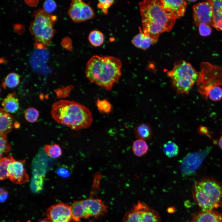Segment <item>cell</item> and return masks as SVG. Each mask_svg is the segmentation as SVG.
Listing matches in <instances>:
<instances>
[{
    "mask_svg": "<svg viewBox=\"0 0 222 222\" xmlns=\"http://www.w3.org/2000/svg\"><path fill=\"white\" fill-rule=\"evenodd\" d=\"M143 32L157 42L160 35L169 32L176 19L163 8L160 0H146L139 3Z\"/></svg>",
    "mask_w": 222,
    "mask_h": 222,
    "instance_id": "cell-1",
    "label": "cell"
},
{
    "mask_svg": "<svg viewBox=\"0 0 222 222\" xmlns=\"http://www.w3.org/2000/svg\"><path fill=\"white\" fill-rule=\"evenodd\" d=\"M122 66L121 60L114 57L94 55L87 62L84 72L90 82L109 90L120 78Z\"/></svg>",
    "mask_w": 222,
    "mask_h": 222,
    "instance_id": "cell-2",
    "label": "cell"
},
{
    "mask_svg": "<svg viewBox=\"0 0 222 222\" xmlns=\"http://www.w3.org/2000/svg\"><path fill=\"white\" fill-rule=\"evenodd\" d=\"M51 114L57 123L73 130L88 128L93 121L89 109L73 101L62 100L54 103L52 106Z\"/></svg>",
    "mask_w": 222,
    "mask_h": 222,
    "instance_id": "cell-3",
    "label": "cell"
},
{
    "mask_svg": "<svg viewBox=\"0 0 222 222\" xmlns=\"http://www.w3.org/2000/svg\"><path fill=\"white\" fill-rule=\"evenodd\" d=\"M195 202L202 211L213 210L222 206V184L212 178H202L192 186Z\"/></svg>",
    "mask_w": 222,
    "mask_h": 222,
    "instance_id": "cell-4",
    "label": "cell"
},
{
    "mask_svg": "<svg viewBox=\"0 0 222 222\" xmlns=\"http://www.w3.org/2000/svg\"><path fill=\"white\" fill-rule=\"evenodd\" d=\"M167 74L173 88L179 95L188 94L199 76V73L194 67L183 60L175 62Z\"/></svg>",
    "mask_w": 222,
    "mask_h": 222,
    "instance_id": "cell-5",
    "label": "cell"
},
{
    "mask_svg": "<svg viewBox=\"0 0 222 222\" xmlns=\"http://www.w3.org/2000/svg\"><path fill=\"white\" fill-rule=\"evenodd\" d=\"M34 16V19L30 27L31 32L37 42L49 44L55 33L52 16L42 9L35 11Z\"/></svg>",
    "mask_w": 222,
    "mask_h": 222,
    "instance_id": "cell-6",
    "label": "cell"
},
{
    "mask_svg": "<svg viewBox=\"0 0 222 222\" xmlns=\"http://www.w3.org/2000/svg\"><path fill=\"white\" fill-rule=\"evenodd\" d=\"M200 72L197 82L198 91L205 99L209 91L213 88L222 85V67L213 65L207 62L200 64Z\"/></svg>",
    "mask_w": 222,
    "mask_h": 222,
    "instance_id": "cell-7",
    "label": "cell"
},
{
    "mask_svg": "<svg viewBox=\"0 0 222 222\" xmlns=\"http://www.w3.org/2000/svg\"><path fill=\"white\" fill-rule=\"evenodd\" d=\"M71 208L72 219L76 221H79L83 218L101 216L107 210V207L102 200L93 198L75 201Z\"/></svg>",
    "mask_w": 222,
    "mask_h": 222,
    "instance_id": "cell-8",
    "label": "cell"
},
{
    "mask_svg": "<svg viewBox=\"0 0 222 222\" xmlns=\"http://www.w3.org/2000/svg\"><path fill=\"white\" fill-rule=\"evenodd\" d=\"M158 212L143 202L139 201L128 211L123 222H160Z\"/></svg>",
    "mask_w": 222,
    "mask_h": 222,
    "instance_id": "cell-9",
    "label": "cell"
},
{
    "mask_svg": "<svg viewBox=\"0 0 222 222\" xmlns=\"http://www.w3.org/2000/svg\"><path fill=\"white\" fill-rule=\"evenodd\" d=\"M68 13L72 21L76 23L91 19L95 15L89 4L81 0L72 1Z\"/></svg>",
    "mask_w": 222,
    "mask_h": 222,
    "instance_id": "cell-10",
    "label": "cell"
},
{
    "mask_svg": "<svg viewBox=\"0 0 222 222\" xmlns=\"http://www.w3.org/2000/svg\"><path fill=\"white\" fill-rule=\"evenodd\" d=\"M193 23L197 26L204 23L212 27L213 11L211 0L199 2L192 7Z\"/></svg>",
    "mask_w": 222,
    "mask_h": 222,
    "instance_id": "cell-11",
    "label": "cell"
},
{
    "mask_svg": "<svg viewBox=\"0 0 222 222\" xmlns=\"http://www.w3.org/2000/svg\"><path fill=\"white\" fill-rule=\"evenodd\" d=\"M210 149L187 154L180 163V169L183 175L187 176L194 173L208 154Z\"/></svg>",
    "mask_w": 222,
    "mask_h": 222,
    "instance_id": "cell-12",
    "label": "cell"
},
{
    "mask_svg": "<svg viewBox=\"0 0 222 222\" xmlns=\"http://www.w3.org/2000/svg\"><path fill=\"white\" fill-rule=\"evenodd\" d=\"M46 215L50 222H70L72 219L71 206L64 203L52 205Z\"/></svg>",
    "mask_w": 222,
    "mask_h": 222,
    "instance_id": "cell-13",
    "label": "cell"
},
{
    "mask_svg": "<svg viewBox=\"0 0 222 222\" xmlns=\"http://www.w3.org/2000/svg\"><path fill=\"white\" fill-rule=\"evenodd\" d=\"M25 161V160H15L9 164L7 169L9 178L13 183L23 184L28 180V176L24 166Z\"/></svg>",
    "mask_w": 222,
    "mask_h": 222,
    "instance_id": "cell-14",
    "label": "cell"
},
{
    "mask_svg": "<svg viewBox=\"0 0 222 222\" xmlns=\"http://www.w3.org/2000/svg\"><path fill=\"white\" fill-rule=\"evenodd\" d=\"M163 8L173 15L176 19H179L184 14L187 6L186 1L160 0Z\"/></svg>",
    "mask_w": 222,
    "mask_h": 222,
    "instance_id": "cell-15",
    "label": "cell"
},
{
    "mask_svg": "<svg viewBox=\"0 0 222 222\" xmlns=\"http://www.w3.org/2000/svg\"><path fill=\"white\" fill-rule=\"evenodd\" d=\"M192 222H222V214L213 210L202 211L193 215Z\"/></svg>",
    "mask_w": 222,
    "mask_h": 222,
    "instance_id": "cell-16",
    "label": "cell"
},
{
    "mask_svg": "<svg viewBox=\"0 0 222 222\" xmlns=\"http://www.w3.org/2000/svg\"><path fill=\"white\" fill-rule=\"evenodd\" d=\"M16 122L12 115L5 111L3 108L0 109V134L6 135L13 128H15Z\"/></svg>",
    "mask_w": 222,
    "mask_h": 222,
    "instance_id": "cell-17",
    "label": "cell"
},
{
    "mask_svg": "<svg viewBox=\"0 0 222 222\" xmlns=\"http://www.w3.org/2000/svg\"><path fill=\"white\" fill-rule=\"evenodd\" d=\"M131 42L135 47L145 50L149 48L156 42L151 37L145 34L141 30L139 33L133 38Z\"/></svg>",
    "mask_w": 222,
    "mask_h": 222,
    "instance_id": "cell-18",
    "label": "cell"
},
{
    "mask_svg": "<svg viewBox=\"0 0 222 222\" xmlns=\"http://www.w3.org/2000/svg\"><path fill=\"white\" fill-rule=\"evenodd\" d=\"M211 1L213 11L212 27L222 31V0Z\"/></svg>",
    "mask_w": 222,
    "mask_h": 222,
    "instance_id": "cell-19",
    "label": "cell"
},
{
    "mask_svg": "<svg viewBox=\"0 0 222 222\" xmlns=\"http://www.w3.org/2000/svg\"><path fill=\"white\" fill-rule=\"evenodd\" d=\"M2 105L3 109L8 113H14L16 112L19 109V103L15 93L9 94L3 100Z\"/></svg>",
    "mask_w": 222,
    "mask_h": 222,
    "instance_id": "cell-20",
    "label": "cell"
},
{
    "mask_svg": "<svg viewBox=\"0 0 222 222\" xmlns=\"http://www.w3.org/2000/svg\"><path fill=\"white\" fill-rule=\"evenodd\" d=\"M134 134L137 138L144 140L150 139L152 136V131L150 126L144 123H141L135 127Z\"/></svg>",
    "mask_w": 222,
    "mask_h": 222,
    "instance_id": "cell-21",
    "label": "cell"
},
{
    "mask_svg": "<svg viewBox=\"0 0 222 222\" xmlns=\"http://www.w3.org/2000/svg\"><path fill=\"white\" fill-rule=\"evenodd\" d=\"M132 151L134 154L137 157H141L147 153L149 147L145 140L138 139L133 143Z\"/></svg>",
    "mask_w": 222,
    "mask_h": 222,
    "instance_id": "cell-22",
    "label": "cell"
},
{
    "mask_svg": "<svg viewBox=\"0 0 222 222\" xmlns=\"http://www.w3.org/2000/svg\"><path fill=\"white\" fill-rule=\"evenodd\" d=\"M15 160L12 156L8 155L0 158V179L4 180L9 178L8 167L9 164Z\"/></svg>",
    "mask_w": 222,
    "mask_h": 222,
    "instance_id": "cell-23",
    "label": "cell"
},
{
    "mask_svg": "<svg viewBox=\"0 0 222 222\" xmlns=\"http://www.w3.org/2000/svg\"><path fill=\"white\" fill-rule=\"evenodd\" d=\"M88 40L91 44L95 47L100 46L104 42V37L103 33L98 30H93L89 34Z\"/></svg>",
    "mask_w": 222,
    "mask_h": 222,
    "instance_id": "cell-24",
    "label": "cell"
},
{
    "mask_svg": "<svg viewBox=\"0 0 222 222\" xmlns=\"http://www.w3.org/2000/svg\"><path fill=\"white\" fill-rule=\"evenodd\" d=\"M163 149L165 155L170 158L177 155L179 152L178 145L171 141H168L164 144Z\"/></svg>",
    "mask_w": 222,
    "mask_h": 222,
    "instance_id": "cell-25",
    "label": "cell"
},
{
    "mask_svg": "<svg viewBox=\"0 0 222 222\" xmlns=\"http://www.w3.org/2000/svg\"><path fill=\"white\" fill-rule=\"evenodd\" d=\"M20 83L19 76L17 74L11 72L9 73L5 78L2 85L4 88L7 87L13 88L17 87Z\"/></svg>",
    "mask_w": 222,
    "mask_h": 222,
    "instance_id": "cell-26",
    "label": "cell"
},
{
    "mask_svg": "<svg viewBox=\"0 0 222 222\" xmlns=\"http://www.w3.org/2000/svg\"><path fill=\"white\" fill-rule=\"evenodd\" d=\"M46 154L53 158L59 157L62 154V150L60 146L57 144L47 145L44 147Z\"/></svg>",
    "mask_w": 222,
    "mask_h": 222,
    "instance_id": "cell-27",
    "label": "cell"
},
{
    "mask_svg": "<svg viewBox=\"0 0 222 222\" xmlns=\"http://www.w3.org/2000/svg\"><path fill=\"white\" fill-rule=\"evenodd\" d=\"M43 175L35 174L33 175L31 184V189L36 192L42 189L43 183Z\"/></svg>",
    "mask_w": 222,
    "mask_h": 222,
    "instance_id": "cell-28",
    "label": "cell"
},
{
    "mask_svg": "<svg viewBox=\"0 0 222 222\" xmlns=\"http://www.w3.org/2000/svg\"><path fill=\"white\" fill-rule=\"evenodd\" d=\"M96 105L99 112L102 113H109L112 109L111 104L105 99L100 100L97 99Z\"/></svg>",
    "mask_w": 222,
    "mask_h": 222,
    "instance_id": "cell-29",
    "label": "cell"
},
{
    "mask_svg": "<svg viewBox=\"0 0 222 222\" xmlns=\"http://www.w3.org/2000/svg\"><path fill=\"white\" fill-rule=\"evenodd\" d=\"M0 158L3 154H7L10 151L12 147L8 142L6 135L0 134Z\"/></svg>",
    "mask_w": 222,
    "mask_h": 222,
    "instance_id": "cell-30",
    "label": "cell"
},
{
    "mask_svg": "<svg viewBox=\"0 0 222 222\" xmlns=\"http://www.w3.org/2000/svg\"><path fill=\"white\" fill-rule=\"evenodd\" d=\"M39 114L38 111L35 108L31 107L27 109L24 113V117L29 122L33 123L38 119Z\"/></svg>",
    "mask_w": 222,
    "mask_h": 222,
    "instance_id": "cell-31",
    "label": "cell"
},
{
    "mask_svg": "<svg viewBox=\"0 0 222 222\" xmlns=\"http://www.w3.org/2000/svg\"><path fill=\"white\" fill-rule=\"evenodd\" d=\"M208 97L213 101H218L222 98V88L220 86L211 89L208 94Z\"/></svg>",
    "mask_w": 222,
    "mask_h": 222,
    "instance_id": "cell-32",
    "label": "cell"
},
{
    "mask_svg": "<svg viewBox=\"0 0 222 222\" xmlns=\"http://www.w3.org/2000/svg\"><path fill=\"white\" fill-rule=\"evenodd\" d=\"M115 2V1L112 0H98L97 7L102 10L104 14H107L109 8Z\"/></svg>",
    "mask_w": 222,
    "mask_h": 222,
    "instance_id": "cell-33",
    "label": "cell"
},
{
    "mask_svg": "<svg viewBox=\"0 0 222 222\" xmlns=\"http://www.w3.org/2000/svg\"><path fill=\"white\" fill-rule=\"evenodd\" d=\"M199 33L203 36H207L211 34L212 32V29L209 25L202 23L198 26Z\"/></svg>",
    "mask_w": 222,
    "mask_h": 222,
    "instance_id": "cell-34",
    "label": "cell"
},
{
    "mask_svg": "<svg viewBox=\"0 0 222 222\" xmlns=\"http://www.w3.org/2000/svg\"><path fill=\"white\" fill-rule=\"evenodd\" d=\"M44 10L48 13L53 12L56 7V4L53 0H47L44 2L43 5Z\"/></svg>",
    "mask_w": 222,
    "mask_h": 222,
    "instance_id": "cell-35",
    "label": "cell"
},
{
    "mask_svg": "<svg viewBox=\"0 0 222 222\" xmlns=\"http://www.w3.org/2000/svg\"><path fill=\"white\" fill-rule=\"evenodd\" d=\"M56 173L58 175L64 178L68 177L70 175L69 170L64 167L58 168L56 171Z\"/></svg>",
    "mask_w": 222,
    "mask_h": 222,
    "instance_id": "cell-36",
    "label": "cell"
},
{
    "mask_svg": "<svg viewBox=\"0 0 222 222\" xmlns=\"http://www.w3.org/2000/svg\"><path fill=\"white\" fill-rule=\"evenodd\" d=\"M7 193L3 188L0 189V200L1 202H3L6 199L7 197Z\"/></svg>",
    "mask_w": 222,
    "mask_h": 222,
    "instance_id": "cell-37",
    "label": "cell"
},
{
    "mask_svg": "<svg viewBox=\"0 0 222 222\" xmlns=\"http://www.w3.org/2000/svg\"><path fill=\"white\" fill-rule=\"evenodd\" d=\"M218 145L220 148L222 150V135L220 137L219 140Z\"/></svg>",
    "mask_w": 222,
    "mask_h": 222,
    "instance_id": "cell-38",
    "label": "cell"
},
{
    "mask_svg": "<svg viewBox=\"0 0 222 222\" xmlns=\"http://www.w3.org/2000/svg\"><path fill=\"white\" fill-rule=\"evenodd\" d=\"M38 222H50L47 219L41 220Z\"/></svg>",
    "mask_w": 222,
    "mask_h": 222,
    "instance_id": "cell-39",
    "label": "cell"
},
{
    "mask_svg": "<svg viewBox=\"0 0 222 222\" xmlns=\"http://www.w3.org/2000/svg\"><path fill=\"white\" fill-rule=\"evenodd\" d=\"M189 2H194L197 1V0H188Z\"/></svg>",
    "mask_w": 222,
    "mask_h": 222,
    "instance_id": "cell-40",
    "label": "cell"
}]
</instances>
